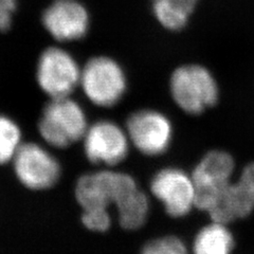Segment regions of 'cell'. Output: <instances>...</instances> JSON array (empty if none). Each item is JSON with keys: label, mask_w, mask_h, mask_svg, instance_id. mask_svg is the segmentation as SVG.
I'll return each mask as SVG.
<instances>
[{"label": "cell", "mask_w": 254, "mask_h": 254, "mask_svg": "<svg viewBox=\"0 0 254 254\" xmlns=\"http://www.w3.org/2000/svg\"><path fill=\"white\" fill-rule=\"evenodd\" d=\"M83 107L70 97L49 99L37 122V131L47 146L64 149L83 140L88 129Z\"/></svg>", "instance_id": "6da1fadb"}, {"label": "cell", "mask_w": 254, "mask_h": 254, "mask_svg": "<svg viewBox=\"0 0 254 254\" xmlns=\"http://www.w3.org/2000/svg\"><path fill=\"white\" fill-rule=\"evenodd\" d=\"M137 182L125 173L104 170L85 174L76 181L74 195L82 209H118L134 190Z\"/></svg>", "instance_id": "7a4b0ae2"}, {"label": "cell", "mask_w": 254, "mask_h": 254, "mask_svg": "<svg viewBox=\"0 0 254 254\" xmlns=\"http://www.w3.org/2000/svg\"><path fill=\"white\" fill-rule=\"evenodd\" d=\"M11 165L19 184L33 192L54 188L62 177L61 162L43 143L23 142Z\"/></svg>", "instance_id": "3957f363"}, {"label": "cell", "mask_w": 254, "mask_h": 254, "mask_svg": "<svg viewBox=\"0 0 254 254\" xmlns=\"http://www.w3.org/2000/svg\"><path fill=\"white\" fill-rule=\"evenodd\" d=\"M171 92L176 104L188 114L198 115L216 104L218 86L210 71L200 65H185L174 71Z\"/></svg>", "instance_id": "277c9868"}, {"label": "cell", "mask_w": 254, "mask_h": 254, "mask_svg": "<svg viewBox=\"0 0 254 254\" xmlns=\"http://www.w3.org/2000/svg\"><path fill=\"white\" fill-rule=\"evenodd\" d=\"M82 69L68 51L52 46L42 51L37 60V86L48 98L69 97L79 85Z\"/></svg>", "instance_id": "5b68a950"}, {"label": "cell", "mask_w": 254, "mask_h": 254, "mask_svg": "<svg viewBox=\"0 0 254 254\" xmlns=\"http://www.w3.org/2000/svg\"><path fill=\"white\" fill-rule=\"evenodd\" d=\"M126 76L122 67L110 58L89 60L82 69L79 86L92 104L111 107L118 104L126 90Z\"/></svg>", "instance_id": "8992f818"}, {"label": "cell", "mask_w": 254, "mask_h": 254, "mask_svg": "<svg viewBox=\"0 0 254 254\" xmlns=\"http://www.w3.org/2000/svg\"><path fill=\"white\" fill-rule=\"evenodd\" d=\"M233 158L226 152L213 150L195 168L192 180L195 188V206L208 213L232 181Z\"/></svg>", "instance_id": "52a82bcc"}, {"label": "cell", "mask_w": 254, "mask_h": 254, "mask_svg": "<svg viewBox=\"0 0 254 254\" xmlns=\"http://www.w3.org/2000/svg\"><path fill=\"white\" fill-rule=\"evenodd\" d=\"M129 141L142 154L157 156L169 148L173 127L163 114L156 110H140L132 114L126 123Z\"/></svg>", "instance_id": "ba28073f"}, {"label": "cell", "mask_w": 254, "mask_h": 254, "mask_svg": "<svg viewBox=\"0 0 254 254\" xmlns=\"http://www.w3.org/2000/svg\"><path fill=\"white\" fill-rule=\"evenodd\" d=\"M83 144L85 155L91 163L113 166L128 155L129 138L117 124L99 121L88 126Z\"/></svg>", "instance_id": "9c48e42d"}, {"label": "cell", "mask_w": 254, "mask_h": 254, "mask_svg": "<svg viewBox=\"0 0 254 254\" xmlns=\"http://www.w3.org/2000/svg\"><path fill=\"white\" fill-rule=\"evenodd\" d=\"M150 190L172 217H184L195 206V188L192 176L179 169L159 171L150 184Z\"/></svg>", "instance_id": "30bf717a"}, {"label": "cell", "mask_w": 254, "mask_h": 254, "mask_svg": "<svg viewBox=\"0 0 254 254\" xmlns=\"http://www.w3.org/2000/svg\"><path fill=\"white\" fill-rule=\"evenodd\" d=\"M42 23L57 42H74L88 32L89 14L78 0H54L43 12Z\"/></svg>", "instance_id": "8fae6325"}, {"label": "cell", "mask_w": 254, "mask_h": 254, "mask_svg": "<svg viewBox=\"0 0 254 254\" xmlns=\"http://www.w3.org/2000/svg\"><path fill=\"white\" fill-rule=\"evenodd\" d=\"M253 210L254 163H250L243 170L240 178L230 182L208 214L213 221L229 224L248 216Z\"/></svg>", "instance_id": "7c38bea8"}, {"label": "cell", "mask_w": 254, "mask_h": 254, "mask_svg": "<svg viewBox=\"0 0 254 254\" xmlns=\"http://www.w3.org/2000/svg\"><path fill=\"white\" fill-rule=\"evenodd\" d=\"M233 247V235L227 228V224L213 221L196 235L193 252L194 254H231Z\"/></svg>", "instance_id": "4fadbf2b"}, {"label": "cell", "mask_w": 254, "mask_h": 254, "mask_svg": "<svg viewBox=\"0 0 254 254\" xmlns=\"http://www.w3.org/2000/svg\"><path fill=\"white\" fill-rule=\"evenodd\" d=\"M198 0H153V12L160 25L170 31L184 29Z\"/></svg>", "instance_id": "5bb4252c"}, {"label": "cell", "mask_w": 254, "mask_h": 254, "mask_svg": "<svg viewBox=\"0 0 254 254\" xmlns=\"http://www.w3.org/2000/svg\"><path fill=\"white\" fill-rule=\"evenodd\" d=\"M119 220L126 230H137L144 224L149 211L147 196L138 188L117 209Z\"/></svg>", "instance_id": "9a60e30c"}, {"label": "cell", "mask_w": 254, "mask_h": 254, "mask_svg": "<svg viewBox=\"0 0 254 254\" xmlns=\"http://www.w3.org/2000/svg\"><path fill=\"white\" fill-rule=\"evenodd\" d=\"M23 142L19 124L13 118L0 114V165L11 164Z\"/></svg>", "instance_id": "2e32d148"}, {"label": "cell", "mask_w": 254, "mask_h": 254, "mask_svg": "<svg viewBox=\"0 0 254 254\" xmlns=\"http://www.w3.org/2000/svg\"><path fill=\"white\" fill-rule=\"evenodd\" d=\"M141 254H188V250L180 238L165 236L146 244Z\"/></svg>", "instance_id": "e0dca14e"}, {"label": "cell", "mask_w": 254, "mask_h": 254, "mask_svg": "<svg viewBox=\"0 0 254 254\" xmlns=\"http://www.w3.org/2000/svg\"><path fill=\"white\" fill-rule=\"evenodd\" d=\"M81 220L86 229L93 232H105L111 225V218L107 209H85Z\"/></svg>", "instance_id": "ac0fdd59"}, {"label": "cell", "mask_w": 254, "mask_h": 254, "mask_svg": "<svg viewBox=\"0 0 254 254\" xmlns=\"http://www.w3.org/2000/svg\"><path fill=\"white\" fill-rule=\"evenodd\" d=\"M16 9L17 0H0V32L11 29Z\"/></svg>", "instance_id": "d6986e66"}]
</instances>
